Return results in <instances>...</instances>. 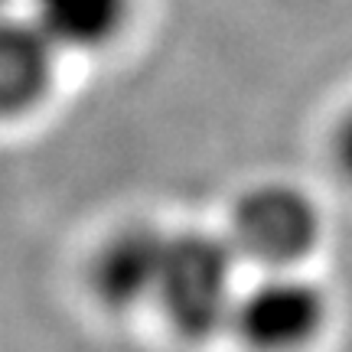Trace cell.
I'll use <instances>...</instances> for the list:
<instances>
[{
  "mask_svg": "<svg viewBox=\"0 0 352 352\" xmlns=\"http://www.w3.org/2000/svg\"><path fill=\"white\" fill-rule=\"evenodd\" d=\"M166 228L153 222H131L98 248L91 258V290L111 314L151 310L157 271L164 261Z\"/></svg>",
  "mask_w": 352,
  "mask_h": 352,
  "instance_id": "4",
  "label": "cell"
},
{
  "mask_svg": "<svg viewBox=\"0 0 352 352\" xmlns=\"http://www.w3.org/2000/svg\"><path fill=\"white\" fill-rule=\"evenodd\" d=\"M26 13L63 52H98L124 33L131 0H26Z\"/></svg>",
  "mask_w": 352,
  "mask_h": 352,
  "instance_id": "6",
  "label": "cell"
},
{
  "mask_svg": "<svg viewBox=\"0 0 352 352\" xmlns=\"http://www.w3.org/2000/svg\"><path fill=\"white\" fill-rule=\"evenodd\" d=\"M7 10H26V0H0V13Z\"/></svg>",
  "mask_w": 352,
  "mask_h": 352,
  "instance_id": "8",
  "label": "cell"
},
{
  "mask_svg": "<svg viewBox=\"0 0 352 352\" xmlns=\"http://www.w3.org/2000/svg\"><path fill=\"white\" fill-rule=\"evenodd\" d=\"M329 320V297L314 277L294 271H258L241 284L228 333L248 352H303Z\"/></svg>",
  "mask_w": 352,
  "mask_h": 352,
  "instance_id": "3",
  "label": "cell"
},
{
  "mask_svg": "<svg viewBox=\"0 0 352 352\" xmlns=\"http://www.w3.org/2000/svg\"><path fill=\"white\" fill-rule=\"evenodd\" d=\"M59 56L26 10L0 13V121H20L50 98Z\"/></svg>",
  "mask_w": 352,
  "mask_h": 352,
  "instance_id": "5",
  "label": "cell"
},
{
  "mask_svg": "<svg viewBox=\"0 0 352 352\" xmlns=\"http://www.w3.org/2000/svg\"><path fill=\"white\" fill-rule=\"evenodd\" d=\"M329 153H333L336 173H342L352 183V104L336 118V124H333V134H329Z\"/></svg>",
  "mask_w": 352,
  "mask_h": 352,
  "instance_id": "7",
  "label": "cell"
},
{
  "mask_svg": "<svg viewBox=\"0 0 352 352\" xmlns=\"http://www.w3.org/2000/svg\"><path fill=\"white\" fill-rule=\"evenodd\" d=\"M239 254L226 232L166 228L151 310L186 342H209L228 333L239 300Z\"/></svg>",
  "mask_w": 352,
  "mask_h": 352,
  "instance_id": "1",
  "label": "cell"
},
{
  "mask_svg": "<svg viewBox=\"0 0 352 352\" xmlns=\"http://www.w3.org/2000/svg\"><path fill=\"white\" fill-rule=\"evenodd\" d=\"M323 209L307 189L264 179L235 196L226 239L241 264L258 271H294L323 241Z\"/></svg>",
  "mask_w": 352,
  "mask_h": 352,
  "instance_id": "2",
  "label": "cell"
}]
</instances>
